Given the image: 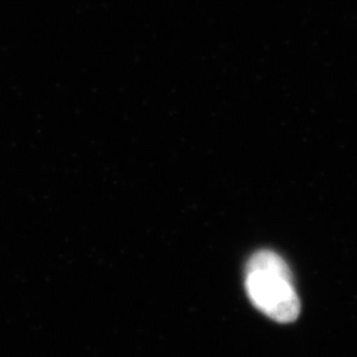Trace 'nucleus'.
<instances>
[{
	"mask_svg": "<svg viewBox=\"0 0 357 357\" xmlns=\"http://www.w3.org/2000/svg\"><path fill=\"white\" fill-rule=\"evenodd\" d=\"M245 287L249 299L262 314L278 323L299 317L301 302L293 274L281 255L259 250L248 262Z\"/></svg>",
	"mask_w": 357,
	"mask_h": 357,
	"instance_id": "f257e3e1",
	"label": "nucleus"
}]
</instances>
